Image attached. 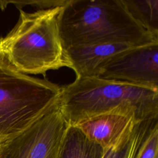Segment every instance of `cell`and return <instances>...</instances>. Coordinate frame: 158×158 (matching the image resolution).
<instances>
[{"label": "cell", "mask_w": 158, "mask_h": 158, "mask_svg": "<svg viewBox=\"0 0 158 158\" xmlns=\"http://www.w3.org/2000/svg\"><path fill=\"white\" fill-rule=\"evenodd\" d=\"M97 77L158 90V43L117 54L101 67Z\"/></svg>", "instance_id": "6"}, {"label": "cell", "mask_w": 158, "mask_h": 158, "mask_svg": "<svg viewBox=\"0 0 158 158\" xmlns=\"http://www.w3.org/2000/svg\"><path fill=\"white\" fill-rule=\"evenodd\" d=\"M138 122L134 110L124 108L91 117L75 126L106 150L118 146Z\"/></svg>", "instance_id": "7"}, {"label": "cell", "mask_w": 158, "mask_h": 158, "mask_svg": "<svg viewBox=\"0 0 158 158\" xmlns=\"http://www.w3.org/2000/svg\"><path fill=\"white\" fill-rule=\"evenodd\" d=\"M62 6L27 12L19 9L14 27L0 38V64L23 74L70 69L59 33Z\"/></svg>", "instance_id": "2"}, {"label": "cell", "mask_w": 158, "mask_h": 158, "mask_svg": "<svg viewBox=\"0 0 158 158\" xmlns=\"http://www.w3.org/2000/svg\"><path fill=\"white\" fill-rule=\"evenodd\" d=\"M68 0H29V1H0L1 3H5L1 7L2 9H4L8 3L14 4L18 9H22V7L25 6H35L38 9H48L57 6H63L67 2Z\"/></svg>", "instance_id": "12"}, {"label": "cell", "mask_w": 158, "mask_h": 158, "mask_svg": "<svg viewBox=\"0 0 158 158\" xmlns=\"http://www.w3.org/2000/svg\"><path fill=\"white\" fill-rule=\"evenodd\" d=\"M104 151L78 127L69 125L56 158H102Z\"/></svg>", "instance_id": "9"}, {"label": "cell", "mask_w": 158, "mask_h": 158, "mask_svg": "<svg viewBox=\"0 0 158 158\" xmlns=\"http://www.w3.org/2000/svg\"><path fill=\"white\" fill-rule=\"evenodd\" d=\"M60 110L69 125L118 109H131L138 121L158 117V90L99 77L76 78L61 86Z\"/></svg>", "instance_id": "3"}, {"label": "cell", "mask_w": 158, "mask_h": 158, "mask_svg": "<svg viewBox=\"0 0 158 158\" xmlns=\"http://www.w3.org/2000/svg\"><path fill=\"white\" fill-rule=\"evenodd\" d=\"M110 149L105 150L102 158H109V154H110Z\"/></svg>", "instance_id": "14"}, {"label": "cell", "mask_w": 158, "mask_h": 158, "mask_svg": "<svg viewBox=\"0 0 158 158\" xmlns=\"http://www.w3.org/2000/svg\"><path fill=\"white\" fill-rule=\"evenodd\" d=\"M132 47L125 43H104L68 48L65 52L76 78L97 77L112 57Z\"/></svg>", "instance_id": "8"}, {"label": "cell", "mask_w": 158, "mask_h": 158, "mask_svg": "<svg viewBox=\"0 0 158 158\" xmlns=\"http://www.w3.org/2000/svg\"><path fill=\"white\" fill-rule=\"evenodd\" d=\"M158 126V117L137 122L131 133L115 148L109 158H139L141 148L151 131Z\"/></svg>", "instance_id": "10"}, {"label": "cell", "mask_w": 158, "mask_h": 158, "mask_svg": "<svg viewBox=\"0 0 158 158\" xmlns=\"http://www.w3.org/2000/svg\"><path fill=\"white\" fill-rule=\"evenodd\" d=\"M158 126L156 127L149 134L144 141L139 158H158Z\"/></svg>", "instance_id": "13"}, {"label": "cell", "mask_w": 158, "mask_h": 158, "mask_svg": "<svg viewBox=\"0 0 158 158\" xmlns=\"http://www.w3.org/2000/svg\"><path fill=\"white\" fill-rule=\"evenodd\" d=\"M69 124L58 102L23 131L0 144V158H56Z\"/></svg>", "instance_id": "5"}, {"label": "cell", "mask_w": 158, "mask_h": 158, "mask_svg": "<svg viewBox=\"0 0 158 158\" xmlns=\"http://www.w3.org/2000/svg\"><path fill=\"white\" fill-rule=\"evenodd\" d=\"M65 49L104 43L133 46L158 43L128 12L123 0H68L59 19Z\"/></svg>", "instance_id": "1"}, {"label": "cell", "mask_w": 158, "mask_h": 158, "mask_svg": "<svg viewBox=\"0 0 158 158\" xmlns=\"http://www.w3.org/2000/svg\"><path fill=\"white\" fill-rule=\"evenodd\" d=\"M61 86L0 64V144L34 122L59 100Z\"/></svg>", "instance_id": "4"}, {"label": "cell", "mask_w": 158, "mask_h": 158, "mask_svg": "<svg viewBox=\"0 0 158 158\" xmlns=\"http://www.w3.org/2000/svg\"><path fill=\"white\" fill-rule=\"evenodd\" d=\"M131 16L145 29L158 36V0H123Z\"/></svg>", "instance_id": "11"}]
</instances>
